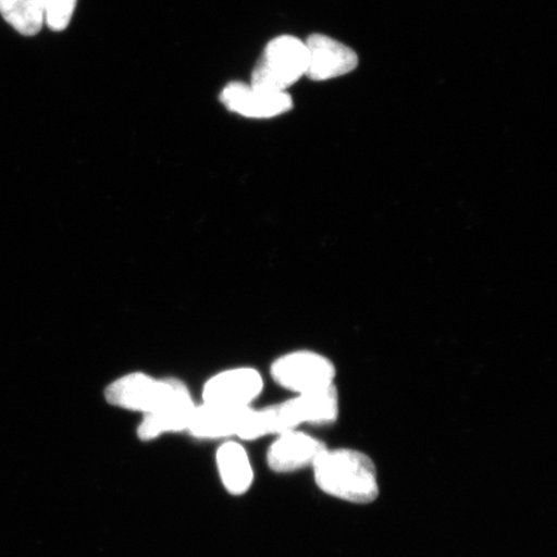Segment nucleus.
I'll return each instance as SVG.
<instances>
[{
	"instance_id": "obj_1",
	"label": "nucleus",
	"mask_w": 557,
	"mask_h": 557,
	"mask_svg": "<svg viewBox=\"0 0 557 557\" xmlns=\"http://www.w3.org/2000/svg\"><path fill=\"white\" fill-rule=\"evenodd\" d=\"M312 472L320 491L344 503L369 505L380 496L377 468L363 451L326 447L313 463Z\"/></svg>"
},
{
	"instance_id": "obj_2",
	"label": "nucleus",
	"mask_w": 557,
	"mask_h": 557,
	"mask_svg": "<svg viewBox=\"0 0 557 557\" xmlns=\"http://www.w3.org/2000/svg\"><path fill=\"white\" fill-rule=\"evenodd\" d=\"M187 433L201 441L253 442L268 436L262 409L201 404L194 410Z\"/></svg>"
},
{
	"instance_id": "obj_3",
	"label": "nucleus",
	"mask_w": 557,
	"mask_h": 557,
	"mask_svg": "<svg viewBox=\"0 0 557 557\" xmlns=\"http://www.w3.org/2000/svg\"><path fill=\"white\" fill-rule=\"evenodd\" d=\"M308 53L305 41L292 35H282L264 48L263 54L253 70L249 85L285 92L306 73Z\"/></svg>"
},
{
	"instance_id": "obj_4",
	"label": "nucleus",
	"mask_w": 557,
	"mask_h": 557,
	"mask_svg": "<svg viewBox=\"0 0 557 557\" xmlns=\"http://www.w3.org/2000/svg\"><path fill=\"white\" fill-rule=\"evenodd\" d=\"M271 377L287 392L301 395L334 386L336 367L323 354L292 351L274 361L271 366Z\"/></svg>"
},
{
	"instance_id": "obj_5",
	"label": "nucleus",
	"mask_w": 557,
	"mask_h": 557,
	"mask_svg": "<svg viewBox=\"0 0 557 557\" xmlns=\"http://www.w3.org/2000/svg\"><path fill=\"white\" fill-rule=\"evenodd\" d=\"M178 383L177 380H159L141 372L128 373L104 388V399L115 408L146 416L162 408L176 392Z\"/></svg>"
},
{
	"instance_id": "obj_6",
	"label": "nucleus",
	"mask_w": 557,
	"mask_h": 557,
	"mask_svg": "<svg viewBox=\"0 0 557 557\" xmlns=\"http://www.w3.org/2000/svg\"><path fill=\"white\" fill-rule=\"evenodd\" d=\"M263 389V379L257 369L239 367L226 369L205 383V404L230 408L252 407Z\"/></svg>"
},
{
	"instance_id": "obj_7",
	"label": "nucleus",
	"mask_w": 557,
	"mask_h": 557,
	"mask_svg": "<svg viewBox=\"0 0 557 557\" xmlns=\"http://www.w3.org/2000/svg\"><path fill=\"white\" fill-rule=\"evenodd\" d=\"M220 100L233 113L250 120H270L294 108L287 92L261 89L242 82L230 83L222 89Z\"/></svg>"
},
{
	"instance_id": "obj_8",
	"label": "nucleus",
	"mask_w": 557,
	"mask_h": 557,
	"mask_svg": "<svg viewBox=\"0 0 557 557\" xmlns=\"http://www.w3.org/2000/svg\"><path fill=\"white\" fill-rule=\"evenodd\" d=\"M308 64L306 73L311 81L323 82L354 72L359 64L351 48L322 34H312L305 41Z\"/></svg>"
},
{
	"instance_id": "obj_9",
	"label": "nucleus",
	"mask_w": 557,
	"mask_h": 557,
	"mask_svg": "<svg viewBox=\"0 0 557 557\" xmlns=\"http://www.w3.org/2000/svg\"><path fill=\"white\" fill-rule=\"evenodd\" d=\"M326 445L304 431L292 430L278 434L267 455L269 469L276 473H290L312 469Z\"/></svg>"
},
{
	"instance_id": "obj_10",
	"label": "nucleus",
	"mask_w": 557,
	"mask_h": 557,
	"mask_svg": "<svg viewBox=\"0 0 557 557\" xmlns=\"http://www.w3.org/2000/svg\"><path fill=\"white\" fill-rule=\"evenodd\" d=\"M197 404L183 382L162 408L154 413L143 416L137 428V436L141 442L157 441L160 436L183 433L189 429Z\"/></svg>"
},
{
	"instance_id": "obj_11",
	"label": "nucleus",
	"mask_w": 557,
	"mask_h": 557,
	"mask_svg": "<svg viewBox=\"0 0 557 557\" xmlns=\"http://www.w3.org/2000/svg\"><path fill=\"white\" fill-rule=\"evenodd\" d=\"M285 416L292 428L304 424H330L337 420L339 398L336 386L317 389V392L295 395L282 403Z\"/></svg>"
},
{
	"instance_id": "obj_12",
	"label": "nucleus",
	"mask_w": 557,
	"mask_h": 557,
	"mask_svg": "<svg viewBox=\"0 0 557 557\" xmlns=\"http://www.w3.org/2000/svg\"><path fill=\"white\" fill-rule=\"evenodd\" d=\"M215 466L222 485L232 496L248 493L255 482V471L249 453L239 441H225L215 451Z\"/></svg>"
},
{
	"instance_id": "obj_13",
	"label": "nucleus",
	"mask_w": 557,
	"mask_h": 557,
	"mask_svg": "<svg viewBox=\"0 0 557 557\" xmlns=\"http://www.w3.org/2000/svg\"><path fill=\"white\" fill-rule=\"evenodd\" d=\"M0 15L21 35L34 37L45 24L44 0H0Z\"/></svg>"
},
{
	"instance_id": "obj_14",
	"label": "nucleus",
	"mask_w": 557,
	"mask_h": 557,
	"mask_svg": "<svg viewBox=\"0 0 557 557\" xmlns=\"http://www.w3.org/2000/svg\"><path fill=\"white\" fill-rule=\"evenodd\" d=\"M78 0H44L45 23L53 32H64L72 21Z\"/></svg>"
}]
</instances>
